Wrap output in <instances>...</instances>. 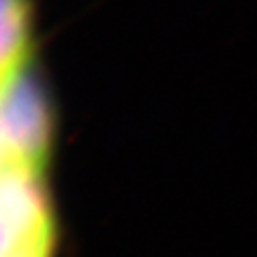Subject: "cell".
<instances>
[{"mask_svg": "<svg viewBox=\"0 0 257 257\" xmlns=\"http://www.w3.org/2000/svg\"><path fill=\"white\" fill-rule=\"evenodd\" d=\"M57 214L47 172L0 166V257H56Z\"/></svg>", "mask_w": 257, "mask_h": 257, "instance_id": "obj_1", "label": "cell"}, {"mask_svg": "<svg viewBox=\"0 0 257 257\" xmlns=\"http://www.w3.org/2000/svg\"><path fill=\"white\" fill-rule=\"evenodd\" d=\"M0 143L15 159L48 170L56 143V109L34 63L0 89Z\"/></svg>", "mask_w": 257, "mask_h": 257, "instance_id": "obj_2", "label": "cell"}, {"mask_svg": "<svg viewBox=\"0 0 257 257\" xmlns=\"http://www.w3.org/2000/svg\"><path fill=\"white\" fill-rule=\"evenodd\" d=\"M32 63L31 0H0V89Z\"/></svg>", "mask_w": 257, "mask_h": 257, "instance_id": "obj_3", "label": "cell"}]
</instances>
